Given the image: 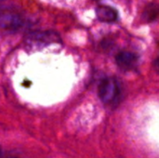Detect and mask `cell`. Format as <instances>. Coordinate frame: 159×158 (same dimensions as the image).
<instances>
[{"label": "cell", "instance_id": "4", "mask_svg": "<svg viewBox=\"0 0 159 158\" xmlns=\"http://www.w3.org/2000/svg\"><path fill=\"white\" fill-rule=\"evenodd\" d=\"M97 18L103 22H114L117 20L118 13L116 9L109 6H99L96 9Z\"/></svg>", "mask_w": 159, "mask_h": 158}, {"label": "cell", "instance_id": "3", "mask_svg": "<svg viewBox=\"0 0 159 158\" xmlns=\"http://www.w3.org/2000/svg\"><path fill=\"white\" fill-rule=\"evenodd\" d=\"M22 25V19L15 13L7 12L2 14L1 17V26L3 29L7 31H16Z\"/></svg>", "mask_w": 159, "mask_h": 158}, {"label": "cell", "instance_id": "1", "mask_svg": "<svg viewBox=\"0 0 159 158\" xmlns=\"http://www.w3.org/2000/svg\"><path fill=\"white\" fill-rule=\"evenodd\" d=\"M119 84L115 78L107 77L103 79L99 86V97L102 102L108 105H115L118 103L120 98Z\"/></svg>", "mask_w": 159, "mask_h": 158}, {"label": "cell", "instance_id": "2", "mask_svg": "<svg viewBox=\"0 0 159 158\" xmlns=\"http://www.w3.org/2000/svg\"><path fill=\"white\" fill-rule=\"evenodd\" d=\"M116 64L125 71H129L137 66L139 58L136 54L129 51H121L116 55Z\"/></svg>", "mask_w": 159, "mask_h": 158}]
</instances>
